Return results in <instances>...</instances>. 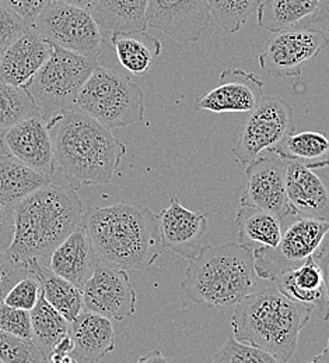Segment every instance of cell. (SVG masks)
<instances>
[{"instance_id":"obj_35","label":"cell","mask_w":329,"mask_h":363,"mask_svg":"<svg viewBox=\"0 0 329 363\" xmlns=\"http://www.w3.org/2000/svg\"><path fill=\"white\" fill-rule=\"evenodd\" d=\"M40 295H41V282L37 278V275L31 272L30 275L20 279L10 289V292L4 299V303L11 308L31 312L37 305Z\"/></svg>"},{"instance_id":"obj_19","label":"cell","mask_w":329,"mask_h":363,"mask_svg":"<svg viewBox=\"0 0 329 363\" xmlns=\"http://www.w3.org/2000/svg\"><path fill=\"white\" fill-rule=\"evenodd\" d=\"M286 191L294 214L329 223V182L313 169L286 161Z\"/></svg>"},{"instance_id":"obj_47","label":"cell","mask_w":329,"mask_h":363,"mask_svg":"<svg viewBox=\"0 0 329 363\" xmlns=\"http://www.w3.org/2000/svg\"><path fill=\"white\" fill-rule=\"evenodd\" d=\"M79 363H90V362H82V361H77Z\"/></svg>"},{"instance_id":"obj_4","label":"cell","mask_w":329,"mask_h":363,"mask_svg":"<svg viewBox=\"0 0 329 363\" xmlns=\"http://www.w3.org/2000/svg\"><path fill=\"white\" fill-rule=\"evenodd\" d=\"M311 313V309L288 299L274 284L254 291L235 306L233 337L288 362Z\"/></svg>"},{"instance_id":"obj_31","label":"cell","mask_w":329,"mask_h":363,"mask_svg":"<svg viewBox=\"0 0 329 363\" xmlns=\"http://www.w3.org/2000/svg\"><path fill=\"white\" fill-rule=\"evenodd\" d=\"M37 115L40 109L27 91L0 82V132Z\"/></svg>"},{"instance_id":"obj_25","label":"cell","mask_w":329,"mask_h":363,"mask_svg":"<svg viewBox=\"0 0 329 363\" xmlns=\"http://www.w3.org/2000/svg\"><path fill=\"white\" fill-rule=\"evenodd\" d=\"M111 44L121 66L134 76H144L161 55V43L144 33H112Z\"/></svg>"},{"instance_id":"obj_16","label":"cell","mask_w":329,"mask_h":363,"mask_svg":"<svg viewBox=\"0 0 329 363\" xmlns=\"http://www.w3.org/2000/svg\"><path fill=\"white\" fill-rule=\"evenodd\" d=\"M264 82L254 73L242 69H226L219 84L203 94L195 102V111L213 113L251 112L264 98Z\"/></svg>"},{"instance_id":"obj_5","label":"cell","mask_w":329,"mask_h":363,"mask_svg":"<svg viewBox=\"0 0 329 363\" xmlns=\"http://www.w3.org/2000/svg\"><path fill=\"white\" fill-rule=\"evenodd\" d=\"M254 252L238 242L203 246L189 260L181 289L189 301L207 308H235L258 289Z\"/></svg>"},{"instance_id":"obj_37","label":"cell","mask_w":329,"mask_h":363,"mask_svg":"<svg viewBox=\"0 0 329 363\" xmlns=\"http://www.w3.org/2000/svg\"><path fill=\"white\" fill-rule=\"evenodd\" d=\"M31 272V264L28 266L14 260L7 252L0 253V305L4 302L10 289Z\"/></svg>"},{"instance_id":"obj_22","label":"cell","mask_w":329,"mask_h":363,"mask_svg":"<svg viewBox=\"0 0 329 363\" xmlns=\"http://www.w3.org/2000/svg\"><path fill=\"white\" fill-rule=\"evenodd\" d=\"M69 335L76 361L98 363L115 350V331L111 318L83 311L69 324Z\"/></svg>"},{"instance_id":"obj_44","label":"cell","mask_w":329,"mask_h":363,"mask_svg":"<svg viewBox=\"0 0 329 363\" xmlns=\"http://www.w3.org/2000/svg\"><path fill=\"white\" fill-rule=\"evenodd\" d=\"M53 3H65V4H72V6H77L82 9H90V6L95 3V0H50Z\"/></svg>"},{"instance_id":"obj_42","label":"cell","mask_w":329,"mask_h":363,"mask_svg":"<svg viewBox=\"0 0 329 363\" xmlns=\"http://www.w3.org/2000/svg\"><path fill=\"white\" fill-rule=\"evenodd\" d=\"M315 28L329 34V0H320L317 11L311 16Z\"/></svg>"},{"instance_id":"obj_40","label":"cell","mask_w":329,"mask_h":363,"mask_svg":"<svg viewBox=\"0 0 329 363\" xmlns=\"http://www.w3.org/2000/svg\"><path fill=\"white\" fill-rule=\"evenodd\" d=\"M14 207L0 201V253L10 249L14 240Z\"/></svg>"},{"instance_id":"obj_36","label":"cell","mask_w":329,"mask_h":363,"mask_svg":"<svg viewBox=\"0 0 329 363\" xmlns=\"http://www.w3.org/2000/svg\"><path fill=\"white\" fill-rule=\"evenodd\" d=\"M0 328L18 338L31 340L33 338L31 312L11 308L3 302L0 305Z\"/></svg>"},{"instance_id":"obj_20","label":"cell","mask_w":329,"mask_h":363,"mask_svg":"<svg viewBox=\"0 0 329 363\" xmlns=\"http://www.w3.org/2000/svg\"><path fill=\"white\" fill-rule=\"evenodd\" d=\"M101 263L86 230L79 228L72 232L49 257V269L83 289Z\"/></svg>"},{"instance_id":"obj_24","label":"cell","mask_w":329,"mask_h":363,"mask_svg":"<svg viewBox=\"0 0 329 363\" xmlns=\"http://www.w3.org/2000/svg\"><path fill=\"white\" fill-rule=\"evenodd\" d=\"M149 0H95L89 11L99 28L111 33L144 31Z\"/></svg>"},{"instance_id":"obj_18","label":"cell","mask_w":329,"mask_h":363,"mask_svg":"<svg viewBox=\"0 0 329 363\" xmlns=\"http://www.w3.org/2000/svg\"><path fill=\"white\" fill-rule=\"evenodd\" d=\"M52 52V44L30 27L0 55V82L24 89L43 67Z\"/></svg>"},{"instance_id":"obj_26","label":"cell","mask_w":329,"mask_h":363,"mask_svg":"<svg viewBox=\"0 0 329 363\" xmlns=\"http://www.w3.org/2000/svg\"><path fill=\"white\" fill-rule=\"evenodd\" d=\"M30 264L31 270L41 282V292L48 303L69 323L73 321L85 309L83 291L52 272L47 262L33 260Z\"/></svg>"},{"instance_id":"obj_6","label":"cell","mask_w":329,"mask_h":363,"mask_svg":"<svg viewBox=\"0 0 329 363\" xmlns=\"http://www.w3.org/2000/svg\"><path fill=\"white\" fill-rule=\"evenodd\" d=\"M98 66L97 59L52 44L50 56L24 90L48 122L63 112L76 111L77 96Z\"/></svg>"},{"instance_id":"obj_3","label":"cell","mask_w":329,"mask_h":363,"mask_svg":"<svg viewBox=\"0 0 329 363\" xmlns=\"http://www.w3.org/2000/svg\"><path fill=\"white\" fill-rule=\"evenodd\" d=\"M83 204L70 186L49 183L14 206V240L7 253L17 262H47L82 221Z\"/></svg>"},{"instance_id":"obj_27","label":"cell","mask_w":329,"mask_h":363,"mask_svg":"<svg viewBox=\"0 0 329 363\" xmlns=\"http://www.w3.org/2000/svg\"><path fill=\"white\" fill-rule=\"evenodd\" d=\"M50 177L44 175L17 158L6 154L0 158V201L16 206L36 190L47 186Z\"/></svg>"},{"instance_id":"obj_2","label":"cell","mask_w":329,"mask_h":363,"mask_svg":"<svg viewBox=\"0 0 329 363\" xmlns=\"http://www.w3.org/2000/svg\"><path fill=\"white\" fill-rule=\"evenodd\" d=\"M56 168L75 189L112 181L126 145L93 118L68 111L48 121Z\"/></svg>"},{"instance_id":"obj_29","label":"cell","mask_w":329,"mask_h":363,"mask_svg":"<svg viewBox=\"0 0 329 363\" xmlns=\"http://www.w3.org/2000/svg\"><path fill=\"white\" fill-rule=\"evenodd\" d=\"M318 3L320 0H264L257 10L258 24L272 34L279 33L311 17Z\"/></svg>"},{"instance_id":"obj_10","label":"cell","mask_w":329,"mask_h":363,"mask_svg":"<svg viewBox=\"0 0 329 363\" xmlns=\"http://www.w3.org/2000/svg\"><path fill=\"white\" fill-rule=\"evenodd\" d=\"M293 108L276 95H264L249 112L233 148L235 161L249 165L261 151L272 150L294 132Z\"/></svg>"},{"instance_id":"obj_17","label":"cell","mask_w":329,"mask_h":363,"mask_svg":"<svg viewBox=\"0 0 329 363\" xmlns=\"http://www.w3.org/2000/svg\"><path fill=\"white\" fill-rule=\"evenodd\" d=\"M209 213H196L184 207L178 197H170V206L158 214L163 247L181 259L192 260L203 247Z\"/></svg>"},{"instance_id":"obj_38","label":"cell","mask_w":329,"mask_h":363,"mask_svg":"<svg viewBox=\"0 0 329 363\" xmlns=\"http://www.w3.org/2000/svg\"><path fill=\"white\" fill-rule=\"evenodd\" d=\"M28 28L18 14L0 1V55Z\"/></svg>"},{"instance_id":"obj_1","label":"cell","mask_w":329,"mask_h":363,"mask_svg":"<svg viewBox=\"0 0 329 363\" xmlns=\"http://www.w3.org/2000/svg\"><path fill=\"white\" fill-rule=\"evenodd\" d=\"M99 260L122 270H144L164 253L158 216L122 200L108 207H89L80 221Z\"/></svg>"},{"instance_id":"obj_15","label":"cell","mask_w":329,"mask_h":363,"mask_svg":"<svg viewBox=\"0 0 329 363\" xmlns=\"http://www.w3.org/2000/svg\"><path fill=\"white\" fill-rule=\"evenodd\" d=\"M0 138L9 155L44 175H53L56 169L53 141L48 122L41 115L0 132Z\"/></svg>"},{"instance_id":"obj_45","label":"cell","mask_w":329,"mask_h":363,"mask_svg":"<svg viewBox=\"0 0 329 363\" xmlns=\"http://www.w3.org/2000/svg\"><path fill=\"white\" fill-rule=\"evenodd\" d=\"M306 363H329V340L327 347L317 357H314L311 361Z\"/></svg>"},{"instance_id":"obj_7","label":"cell","mask_w":329,"mask_h":363,"mask_svg":"<svg viewBox=\"0 0 329 363\" xmlns=\"http://www.w3.org/2000/svg\"><path fill=\"white\" fill-rule=\"evenodd\" d=\"M76 111L108 129L131 126L144 119V92L119 72L98 66L77 96Z\"/></svg>"},{"instance_id":"obj_8","label":"cell","mask_w":329,"mask_h":363,"mask_svg":"<svg viewBox=\"0 0 329 363\" xmlns=\"http://www.w3.org/2000/svg\"><path fill=\"white\" fill-rule=\"evenodd\" d=\"M33 27L48 43L69 52L97 60L102 52L101 30L87 9L52 1Z\"/></svg>"},{"instance_id":"obj_46","label":"cell","mask_w":329,"mask_h":363,"mask_svg":"<svg viewBox=\"0 0 329 363\" xmlns=\"http://www.w3.org/2000/svg\"><path fill=\"white\" fill-rule=\"evenodd\" d=\"M7 152H6V150H4V147H3V143H1V138H0V158L1 157H4Z\"/></svg>"},{"instance_id":"obj_43","label":"cell","mask_w":329,"mask_h":363,"mask_svg":"<svg viewBox=\"0 0 329 363\" xmlns=\"http://www.w3.org/2000/svg\"><path fill=\"white\" fill-rule=\"evenodd\" d=\"M135 363H177L173 358L164 357L163 352L160 350H154L151 352H149L147 355L141 357Z\"/></svg>"},{"instance_id":"obj_48","label":"cell","mask_w":329,"mask_h":363,"mask_svg":"<svg viewBox=\"0 0 329 363\" xmlns=\"http://www.w3.org/2000/svg\"><path fill=\"white\" fill-rule=\"evenodd\" d=\"M0 363H4V362H1V361H0Z\"/></svg>"},{"instance_id":"obj_28","label":"cell","mask_w":329,"mask_h":363,"mask_svg":"<svg viewBox=\"0 0 329 363\" xmlns=\"http://www.w3.org/2000/svg\"><path fill=\"white\" fill-rule=\"evenodd\" d=\"M269 151L284 161L301 164L308 169L329 167L328 137L320 132H293Z\"/></svg>"},{"instance_id":"obj_12","label":"cell","mask_w":329,"mask_h":363,"mask_svg":"<svg viewBox=\"0 0 329 363\" xmlns=\"http://www.w3.org/2000/svg\"><path fill=\"white\" fill-rule=\"evenodd\" d=\"M82 291L87 312L118 321L136 312V291L126 270L101 262Z\"/></svg>"},{"instance_id":"obj_13","label":"cell","mask_w":329,"mask_h":363,"mask_svg":"<svg viewBox=\"0 0 329 363\" xmlns=\"http://www.w3.org/2000/svg\"><path fill=\"white\" fill-rule=\"evenodd\" d=\"M247 184L241 206H252L276 214L283 221L294 214L286 191V161L281 157H258L245 169Z\"/></svg>"},{"instance_id":"obj_11","label":"cell","mask_w":329,"mask_h":363,"mask_svg":"<svg viewBox=\"0 0 329 363\" xmlns=\"http://www.w3.org/2000/svg\"><path fill=\"white\" fill-rule=\"evenodd\" d=\"M329 45L324 31L311 27L287 28L275 33L258 57L262 70L275 77H297L303 66Z\"/></svg>"},{"instance_id":"obj_41","label":"cell","mask_w":329,"mask_h":363,"mask_svg":"<svg viewBox=\"0 0 329 363\" xmlns=\"http://www.w3.org/2000/svg\"><path fill=\"white\" fill-rule=\"evenodd\" d=\"M315 262L318 263L323 277H324V286H325V294H327V301H328L329 311V239L323 242L320 249L314 255Z\"/></svg>"},{"instance_id":"obj_30","label":"cell","mask_w":329,"mask_h":363,"mask_svg":"<svg viewBox=\"0 0 329 363\" xmlns=\"http://www.w3.org/2000/svg\"><path fill=\"white\" fill-rule=\"evenodd\" d=\"M69 324L70 323L66 318L48 303L41 292L37 305L31 311V340L41 351L45 361L53 352L56 344L69 334Z\"/></svg>"},{"instance_id":"obj_33","label":"cell","mask_w":329,"mask_h":363,"mask_svg":"<svg viewBox=\"0 0 329 363\" xmlns=\"http://www.w3.org/2000/svg\"><path fill=\"white\" fill-rule=\"evenodd\" d=\"M210 363H288L247 342L229 338L213 355Z\"/></svg>"},{"instance_id":"obj_39","label":"cell","mask_w":329,"mask_h":363,"mask_svg":"<svg viewBox=\"0 0 329 363\" xmlns=\"http://www.w3.org/2000/svg\"><path fill=\"white\" fill-rule=\"evenodd\" d=\"M0 1L6 4L9 9H11L16 14H18L28 27H33L37 17L52 3L50 0H0Z\"/></svg>"},{"instance_id":"obj_32","label":"cell","mask_w":329,"mask_h":363,"mask_svg":"<svg viewBox=\"0 0 329 363\" xmlns=\"http://www.w3.org/2000/svg\"><path fill=\"white\" fill-rule=\"evenodd\" d=\"M261 4V0H209L210 14L227 34H235Z\"/></svg>"},{"instance_id":"obj_34","label":"cell","mask_w":329,"mask_h":363,"mask_svg":"<svg viewBox=\"0 0 329 363\" xmlns=\"http://www.w3.org/2000/svg\"><path fill=\"white\" fill-rule=\"evenodd\" d=\"M0 361L4 363H45L31 340H23L0 328Z\"/></svg>"},{"instance_id":"obj_21","label":"cell","mask_w":329,"mask_h":363,"mask_svg":"<svg viewBox=\"0 0 329 363\" xmlns=\"http://www.w3.org/2000/svg\"><path fill=\"white\" fill-rule=\"evenodd\" d=\"M274 284L293 302L317 312L318 318L323 320H329L324 277L314 256L307 259L297 269L282 272Z\"/></svg>"},{"instance_id":"obj_14","label":"cell","mask_w":329,"mask_h":363,"mask_svg":"<svg viewBox=\"0 0 329 363\" xmlns=\"http://www.w3.org/2000/svg\"><path fill=\"white\" fill-rule=\"evenodd\" d=\"M209 0H149L147 26L180 44L196 43L210 23Z\"/></svg>"},{"instance_id":"obj_23","label":"cell","mask_w":329,"mask_h":363,"mask_svg":"<svg viewBox=\"0 0 329 363\" xmlns=\"http://www.w3.org/2000/svg\"><path fill=\"white\" fill-rule=\"evenodd\" d=\"M235 224L238 229V243L251 252L274 249L282 239L284 227L282 218L258 207L241 206L237 211Z\"/></svg>"},{"instance_id":"obj_9","label":"cell","mask_w":329,"mask_h":363,"mask_svg":"<svg viewBox=\"0 0 329 363\" xmlns=\"http://www.w3.org/2000/svg\"><path fill=\"white\" fill-rule=\"evenodd\" d=\"M328 232L327 221L293 216L276 247L254 252L257 275L274 282L282 272L297 269L315 255Z\"/></svg>"}]
</instances>
